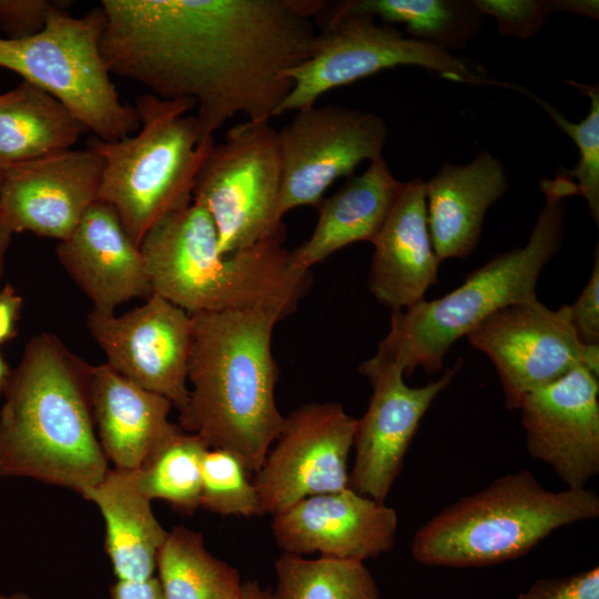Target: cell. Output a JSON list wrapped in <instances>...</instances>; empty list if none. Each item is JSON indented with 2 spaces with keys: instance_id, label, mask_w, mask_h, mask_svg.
I'll return each instance as SVG.
<instances>
[{
  "instance_id": "1",
  "label": "cell",
  "mask_w": 599,
  "mask_h": 599,
  "mask_svg": "<svg viewBox=\"0 0 599 599\" xmlns=\"http://www.w3.org/2000/svg\"><path fill=\"white\" fill-rule=\"evenodd\" d=\"M322 0H102L111 73L161 99H192L200 143L234 115L270 121L285 72L315 51Z\"/></svg>"
},
{
  "instance_id": "2",
  "label": "cell",
  "mask_w": 599,
  "mask_h": 599,
  "mask_svg": "<svg viewBox=\"0 0 599 599\" xmlns=\"http://www.w3.org/2000/svg\"><path fill=\"white\" fill-rule=\"evenodd\" d=\"M91 367L53 334L28 342L2 394L0 477L81 496L101 481L109 466L92 415Z\"/></svg>"
},
{
  "instance_id": "3",
  "label": "cell",
  "mask_w": 599,
  "mask_h": 599,
  "mask_svg": "<svg viewBox=\"0 0 599 599\" xmlns=\"http://www.w3.org/2000/svg\"><path fill=\"white\" fill-rule=\"evenodd\" d=\"M193 343L189 400L179 426L209 448L237 455L255 474L284 422L275 400L278 369L272 354L273 309L190 314Z\"/></svg>"
},
{
  "instance_id": "4",
  "label": "cell",
  "mask_w": 599,
  "mask_h": 599,
  "mask_svg": "<svg viewBox=\"0 0 599 599\" xmlns=\"http://www.w3.org/2000/svg\"><path fill=\"white\" fill-rule=\"evenodd\" d=\"M540 190L546 201L526 245L495 255L439 298L392 311L389 331L378 344L375 359L398 366L404 375L418 366L437 373L449 348L488 316L537 297L538 278L562 244L564 199L575 195V186L558 173L541 180Z\"/></svg>"
},
{
  "instance_id": "5",
  "label": "cell",
  "mask_w": 599,
  "mask_h": 599,
  "mask_svg": "<svg viewBox=\"0 0 599 599\" xmlns=\"http://www.w3.org/2000/svg\"><path fill=\"white\" fill-rule=\"evenodd\" d=\"M598 516L595 491H551L521 469L446 507L416 531L410 549L428 566H490L525 555L560 527Z\"/></svg>"
},
{
  "instance_id": "6",
  "label": "cell",
  "mask_w": 599,
  "mask_h": 599,
  "mask_svg": "<svg viewBox=\"0 0 599 599\" xmlns=\"http://www.w3.org/2000/svg\"><path fill=\"white\" fill-rule=\"evenodd\" d=\"M192 99L140 95V128L118 141L91 138L89 149L103 161L99 200L116 212L129 237L140 247L145 234L166 215L192 203L197 171L214 139L200 143Z\"/></svg>"
},
{
  "instance_id": "7",
  "label": "cell",
  "mask_w": 599,
  "mask_h": 599,
  "mask_svg": "<svg viewBox=\"0 0 599 599\" xmlns=\"http://www.w3.org/2000/svg\"><path fill=\"white\" fill-rule=\"evenodd\" d=\"M65 7L58 2L34 35L0 37V67L55 98L94 138L118 141L132 135L140 128L136 111L120 100L101 53L102 8L73 17Z\"/></svg>"
},
{
  "instance_id": "8",
  "label": "cell",
  "mask_w": 599,
  "mask_h": 599,
  "mask_svg": "<svg viewBox=\"0 0 599 599\" xmlns=\"http://www.w3.org/2000/svg\"><path fill=\"white\" fill-rule=\"evenodd\" d=\"M376 20L349 10L344 1H326L315 17L319 28L316 49L307 60L285 72L292 88L275 116L312 106L333 89L400 65L425 68L458 83L516 88L488 78L471 60L405 37L395 27Z\"/></svg>"
},
{
  "instance_id": "9",
  "label": "cell",
  "mask_w": 599,
  "mask_h": 599,
  "mask_svg": "<svg viewBox=\"0 0 599 599\" xmlns=\"http://www.w3.org/2000/svg\"><path fill=\"white\" fill-rule=\"evenodd\" d=\"M282 163L277 130L266 120L233 125L213 143L195 176L192 203L211 217L219 250L230 254L285 240L278 214Z\"/></svg>"
},
{
  "instance_id": "10",
  "label": "cell",
  "mask_w": 599,
  "mask_h": 599,
  "mask_svg": "<svg viewBox=\"0 0 599 599\" xmlns=\"http://www.w3.org/2000/svg\"><path fill=\"white\" fill-rule=\"evenodd\" d=\"M282 163L278 214L317 207L339 177L352 176L364 161L383 158L388 136L382 116L342 105L316 104L296 112L277 130Z\"/></svg>"
},
{
  "instance_id": "11",
  "label": "cell",
  "mask_w": 599,
  "mask_h": 599,
  "mask_svg": "<svg viewBox=\"0 0 599 599\" xmlns=\"http://www.w3.org/2000/svg\"><path fill=\"white\" fill-rule=\"evenodd\" d=\"M356 418L332 402L304 404L284 416L282 429L252 480L263 515L349 487L348 455Z\"/></svg>"
},
{
  "instance_id": "12",
  "label": "cell",
  "mask_w": 599,
  "mask_h": 599,
  "mask_svg": "<svg viewBox=\"0 0 599 599\" xmlns=\"http://www.w3.org/2000/svg\"><path fill=\"white\" fill-rule=\"evenodd\" d=\"M87 326L115 372L169 399L180 413L187 404L192 316L153 293L121 316L92 309Z\"/></svg>"
},
{
  "instance_id": "13",
  "label": "cell",
  "mask_w": 599,
  "mask_h": 599,
  "mask_svg": "<svg viewBox=\"0 0 599 599\" xmlns=\"http://www.w3.org/2000/svg\"><path fill=\"white\" fill-rule=\"evenodd\" d=\"M466 337L493 362L507 409H518L528 393L581 365L569 305L550 309L537 297L498 309Z\"/></svg>"
},
{
  "instance_id": "14",
  "label": "cell",
  "mask_w": 599,
  "mask_h": 599,
  "mask_svg": "<svg viewBox=\"0 0 599 599\" xmlns=\"http://www.w3.org/2000/svg\"><path fill=\"white\" fill-rule=\"evenodd\" d=\"M460 365L459 359L441 377L422 387L406 385L404 372L396 365L374 357L359 365L373 392L367 410L356 419L349 488L385 501L423 416L451 383Z\"/></svg>"
},
{
  "instance_id": "15",
  "label": "cell",
  "mask_w": 599,
  "mask_h": 599,
  "mask_svg": "<svg viewBox=\"0 0 599 599\" xmlns=\"http://www.w3.org/2000/svg\"><path fill=\"white\" fill-rule=\"evenodd\" d=\"M528 453L571 489L599 473V377L578 365L528 393L519 408Z\"/></svg>"
},
{
  "instance_id": "16",
  "label": "cell",
  "mask_w": 599,
  "mask_h": 599,
  "mask_svg": "<svg viewBox=\"0 0 599 599\" xmlns=\"http://www.w3.org/2000/svg\"><path fill=\"white\" fill-rule=\"evenodd\" d=\"M102 171V159L89 148L6 166L0 220L13 233L62 241L98 200Z\"/></svg>"
},
{
  "instance_id": "17",
  "label": "cell",
  "mask_w": 599,
  "mask_h": 599,
  "mask_svg": "<svg viewBox=\"0 0 599 599\" xmlns=\"http://www.w3.org/2000/svg\"><path fill=\"white\" fill-rule=\"evenodd\" d=\"M398 527L385 501L352 488L304 498L272 516V534L285 554L364 562L390 551Z\"/></svg>"
},
{
  "instance_id": "18",
  "label": "cell",
  "mask_w": 599,
  "mask_h": 599,
  "mask_svg": "<svg viewBox=\"0 0 599 599\" xmlns=\"http://www.w3.org/2000/svg\"><path fill=\"white\" fill-rule=\"evenodd\" d=\"M57 256L100 313L114 314L116 306L153 294L140 247L102 200L94 201L72 233L59 241Z\"/></svg>"
},
{
  "instance_id": "19",
  "label": "cell",
  "mask_w": 599,
  "mask_h": 599,
  "mask_svg": "<svg viewBox=\"0 0 599 599\" xmlns=\"http://www.w3.org/2000/svg\"><path fill=\"white\" fill-rule=\"evenodd\" d=\"M372 244L368 288L374 297L392 311L425 300L440 262L430 238L423 180L403 182Z\"/></svg>"
},
{
  "instance_id": "20",
  "label": "cell",
  "mask_w": 599,
  "mask_h": 599,
  "mask_svg": "<svg viewBox=\"0 0 599 599\" xmlns=\"http://www.w3.org/2000/svg\"><path fill=\"white\" fill-rule=\"evenodd\" d=\"M424 186L430 238L441 262L473 253L485 215L508 182L500 161L481 151L467 164L444 163Z\"/></svg>"
},
{
  "instance_id": "21",
  "label": "cell",
  "mask_w": 599,
  "mask_h": 599,
  "mask_svg": "<svg viewBox=\"0 0 599 599\" xmlns=\"http://www.w3.org/2000/svg\"><path fill=\"white\" fill-rule=\"evenodd\" d=\"M90 398L97 436L114 468L133 470L176 427L172 403L122 376L106 363L92 365Z\"/></svg>"
},
{
  "instance_id": "22",
  "label": "cell",
  "mask_w": 599,
  "mask_h": 599,
  "mask_svg": "<svg viewBox=\"0 0 599 599\" xmlns=\"http://www.w3.org/2000/svg\"><path fill=\"white\" fill-rule=\"evenodd\" d=\"M403 182L392 173L384 158L366 171L352 175L318 206V220L311 236L291 252L293 267L302 272L353 243H372L384 224Z\"/></svg>"
},
{
  "instance_id": "23",
  "label": "cell",
  "mask_w": 599,
  "mask_h": 599,
  "mask_svg": "<svg viewBox=\"0 0 599 599\" xmlns=\"http://www.w3.org/2000/svg\"><path fill=\"white\" fill-rule=\"evenodd\" d=\"M105 522V551L116 580L142 581L154 576L156 557L167 532L139 489L133 470L110 469L82 494Z\"/></svg>"
},
{
  "instance_id": "24",
  "label": "cell",
  "mask_w": 599,
  "mask_h": 599,
  "mask_svg": "<svg viewBox=\"0 0 599 599\" xmlns=\"http://www.w3.org/2000/svg\"><path fill=\"white\" fill-rule=\"evenodd\" d=\"M87 128L55 98L21 81L0 93V165L70 150Z\"/></svg>"
},
{
  "instance_id": "25",
  "label": "cell",
  "mask_w": 599,
  "mask_h": 599,
  "mask_svg": "<svg viewBox=\"0 0 599 599\" xmlns=\"http://www.w3.org/2000/svg\"><path fill=\"white\" fill-rule=\"evenodd\" d=\"M164 599H240V572L213 556L203 534L185 526L167 532L156 557Z\"/></svg>"
},
{
  "instance_id": "26",
  "label": "cell",
  "mask_w": 599,
  "mask_h": 599,
  "mask_svg": "<svg viewBox=\"0 0 599 599\" xmlns=\"http://www.w3.org/2000/svg\"><path fill=\"white\" fill-rule=\"evenodd\" d=\"M344 4L386 24H403L410 38L447 53L474 40L485 17L473 0H347Z\"/></svg>"
},
{
  "instance_id": "27",
  "label": "cell",
  "mask_w": 599,
  "mask_h": 599,
  "mask_svg": "<svg viewBox=\"0 0 599 599\" xmlns=\"http://www.w3.org/2000/svg\"><path fill=\"white\" fill-rule=\"evenodd\" d=\"M209 447L179 425L133 469L142 494L192 515L200 507L202 458Z\"/></svg>"
},
{
  "instance_id": "28",
  "label": "cell",
  "mask_w": 599,
  "mask_h": 599,
  "mask_svg": "<svg viewBox=\"0 0 599 599\" xmlns=\"http://www.w3.org/2000/svg\"><path fill=\"white\" fill-rule=\"evenodd\" d=\"M274 569L277 599H380L372 572L361 561L283 552Z\"/></svg>"
},
{
  "instance_id": "29",
  "label": "cell",
  "mask_w": 599,
  "mask_h": 599,
  "mask_svg": "<svg viewBox=\"0 0 599 599\" xmlns=\"http://www.w3.org/2000/svg\"><path fill=\"white\" fill-rule=\"evenodd\" d=\"M580 93L588 95L589 113L580 122L567 119L558 109L541 100L531 92L526 97L539 104L555 124L576 144L579 160L573 169L564 174L573 182L576 195L582 196L593 221L599 222V87L567 81Z\"/></svg>"
},
{
  "instance_id": "30",
  "label": "cell",
  "mask_w": 599,
  "mask_h": 599,
  "mask_svg": "<svg viewBox=\"0 0 599 599\" xmlns=\"http://www.w3.org/2000/svg\"><path fill=\"white\" fill-rule=\"evenodd\" d=\"M250 471L234 453L207 448L202 458L200 507L222 516L263 515Z\"/></svg>"
},
{
  "instance_id": "31",
  "label": "cell",
  "mask_w": 599,
  "mask_h": 599,
  "mask_svg": "<svg viewBox=\"0 0 599 599\" xmlns=\"http://www.w3.org/2000/svg\"><path fill=\"white\" fill-rule=\"evenodd\" d=\"M484 16L495 19L504 35L527 40L545 24L552 11L551 0H473Z\"/></svg>"
},
{
  "instance_id": "32",
  "label": "cell",
  "mask_w": 599,
  "mask_h": 599,
  "mask_svg": "<svg viewBox=\"0 0 599 599\" xmlns=\"http://www.w3.org/2000/svg\"><path fill=\"white\" fill-rule=\"evenodd\" d=\"M57 1L0 0V30L6 39L19 40L43 30Z\"/></svg>"
},
{
  "instance_id": "33",
  "label": "cell",
  "mask_w": 599,
  "mask_h": 599,
  "mask_svg": "<svg viewBox=\"0 0 599 599\" xmlns=\"http://www.w3.org/2000/svg\"><path fill=\"white\" fill-rule=\"evenodd\" d=\"M517 599H599V568L561 578L537 580Z\"/></svg>"
},
{
  "instance_id": "34",
  "label": "cell",
  "mask_w": 599,
  "mask_h": 599,
  "mask_svg": "<svg viewBox=\"0 0 599 599\" xmlns=\"http://www.w3.org/2000/svg\"><path fill=\"white\" fill-rule=\"evenodd\" d=\"M570 322L581 344H599V252L596 246L593 267L587 285L569 305Z\"/></svg>"
},
{
  "instance_id": "35",
  "label": "cell",
  "mask_w": 599,
  "mask_h": 599,
  "mask_svg": "<svg viewBox=\"0 0 599 599\" xmlns=\"http://www.w3.org/2000/svg\"><path fill=\"white\" fill-rule=\"evenodd\" d=\"M22 303V297L11 284L0 290V344L14 337Z\"/></svg>"
},
{
  "instance_id": "36",
  "label": "cell",
  "mask_w": 599,
  "mask_h": 599,
  "mask_svg": "<svg viewBox=\"0 0 599 599\" xmlns=\"http://www.w3.org/2000/svg\"><path fill=\"white\" fill-rule=\"evenodd\" d=\"M111 599H164L156 577L142 581L116 580L110 587Z\"/></svg>"
},
{
  "instance_id": "37",
  "label": "cell",
  "mask_w": 599,
  "mask_h": 599,
  "mask_svg": "<svg viewBox=\"0 0 599 599\" xmlns=\"http://www.w3.org/2000/svg\"><path fill=\"white\" fill-rule=\"evenodd\" d=\"M552 11L599 19L598 0H551Z\"/></svg>"
},
{
  "instance_id": "38",
  "label": "cell",
  "mask_w": 599,
  "mask_h": 599,
  "mask_svg": "<svg viewBox=\"0 0 599 599\" xmlns=\"http://www.w3.org/2000/svg\"><path fill=\"white\" fill-rule=\"evenodd\" d=\"M240 599H277L270 589L263 588L256 580H247L242 583Z\"/></svg>"
},
{
  "instance_id": "39",
  "label": "cell",
  "mask_w": 599,
  "mask_h": 599,
  "mask_svg": "<svg viewBox=\"0 0 599 599\" xmlns=\"http://www.w3.org/2000/svg\"><path fill=\"white\" fill-rule=\"evenodd\" d=\"M13 232L0 220V276L4 266V257Z\"/></svg>"
},
{
  "instance_id": "40",
  "label": "cell",
  "mask_w": 599,
  "mask_h": 599,
  "mask_svg": "<svg viewBox=\"0 0 599 599\" xmlns=\"http://www.w3.org/2000/svg\"><path fill=\"white\" fill-rule=\"evenodd\" d=\"M11 369L9 368L8 364L3 359V357L0 355V396H2L3 390L8 384V380L11 375Z\"/></svg>"
},
{
  "instance_id": "41",
  "label": "cell",
  "mask_w": 599,
  "mask_h": 599,
  "mask_svg": "<svg viewBox=\"0 0 599 599\" xmlns=\"http://www.w3.org/2000/svg\"><path fill=\"white\" fill-rule=\"evenodd\" d=\"M0 599H35L23 592H16L11 595H4L0 592Z\"/></svg>"
},
{
  "instance_id": "42",
  "label": "cell",
  "mask_w": 599,
  "mask_h": 599,
  "mask_svg": "<svg viewBox=\"0 0 599 599\" xmlns=\"http://www.w3.org/2000/svg\"><path fill=\"white\" fill-rule=\"evenodd\" d=\"M3 172H4V167L0 165V193H1L2 182H3Z\"/></svg>"
}]
</instances>
